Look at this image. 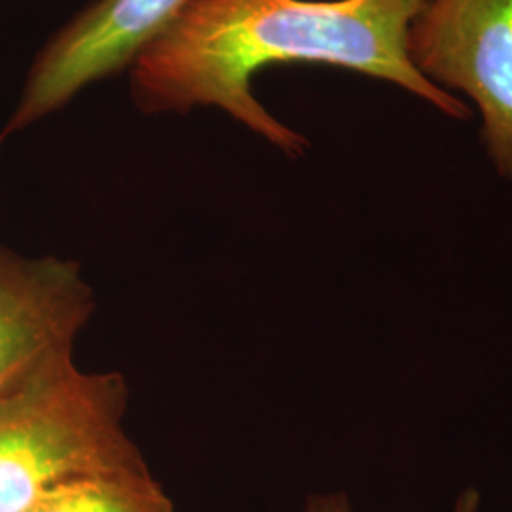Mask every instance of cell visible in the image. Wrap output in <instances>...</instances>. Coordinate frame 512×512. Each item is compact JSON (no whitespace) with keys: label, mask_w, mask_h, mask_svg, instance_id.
Instances as JSON below:
<instances>
[{"label":"cell","mask_w":512,"mask_h":512,"mask_svg":"<svg viewBox=\"0 0 512 512\" xmlns=\"http://www.w3.org/2000/svg\"><path fill=\"white\" fill-rule=\"evenodd\" d=\"M186 0H93L33 61L2 137L65 107L84 88L128 69Z\"/></svg>","instance_id":"277c9868"},{"label":"cell","mask_w":512,"mask_h":512,"mask_svg":"<svg viewBox=\"0 0 512 512\" xmlns=\"http://www.w3.org/2000/svg\"><path fill=\"white\" fill-rule=\"evenodd\" d=\"M25 512H175V505L148 467H139L74 480Z\"/></svg>","instance_id":"8992f818"},{"label":"cell","mask_w":512,"mask_h":512,"mask_svg":"<svg viewBox=\"0 0 512 512\" xmlns=\"http://www.w3.org/2000/svg\"><path fill=\"white\" fill-rule=\"evenodd\" d=\"M128 385L84 372L73 355L0 391V512H25L57 488L147 467L124 429Z\"/></svg>","instance_id":"7a4b0ae2"},{"label":"cell","mask_w":512,"mask_h":512,"mask_svg":"<svg viewBox=\"0 0 512 512\" xmlns=\"http://www.w3.org/2000/svg\"><path fill=\"white\" fill-rule=\"evenodd\" d=\"M478 507H480V495L475 488H467L459 495L452 512H478Z\"/></svg>","instance_id":"ba28073f"},{"label":"cell","mask_w":512,"mask_h":512,"mask_svg":"<svg viewBox=\"0 0 512 512\" xmlns=\"http://www.w3.org/2000/svg\"><path fill=\"white\" fill-rule=\"evenodd\" d=\"M2 141H4V137H0V143H2Z\"/></svg>","instance_id":"9c48e42d"},{"label":"cell","mask_w":512,"mask_h":512,"mask_svg":"<svg viewBox=\"0 0 512 512\" xmlns=\"http://www.w3.org/2000/svg\"><path fill=\"white\" fill-rule=\"evenodd\" d=\"M425 0H186L129 65L148 114L217 107L289 156L308 141L262 107L260 69L319 63L397 84L454 120L471 109L412 65L408 31Z\"/></svg>","instance_id":"6da1fadb"},{"label":"cell","mask_w":512,"mask_h":512,"mask_svg":"<svg viewBox=\"0 0 512 512\" xmlns=\"http://www.w3.org/2000/svg\"><path fill=\"white\" fill-rule=\"evenodd\" d=\"M93 310L78 262L29 258L0 245V391L73 355Z\"/></svg>","instance_id":"5b68a950"},{"label":"cell","mask_w":512,"mask_h":512,"mask_svg":"<svg viewBox=\"0 0 512 512\" xmlns=\"http://www.w3.org/2000/svg\"><path fill=\"white\" fill-rule=\"evenodd\" d=\"M408 55L429 82L471 97L484 147L512 179V0H425Z\"/></svg>","instance_id":"3957f363"},{"label":"cell","mask_w":512,"mask_h":512,"mask_svg":"<svg viewBox=\"0 0 512 512\" xmlns=\"http://www.w3.org/2000/svg\"><path fill=\"white\" fill-rule=\"evenodd\" d=\"M304 512H351L348 495H315L306 503Z\"/></svg>","instance_id":"52a82bcc"}]
</instances>
